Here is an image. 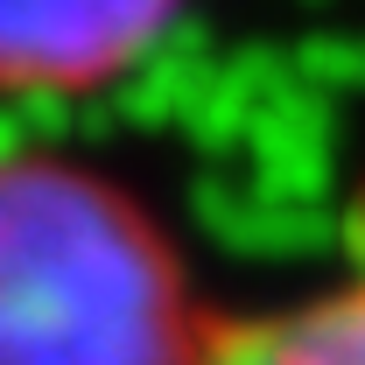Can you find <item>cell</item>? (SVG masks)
I'll return each mask as SVG.
<instances>
[{"mask_svg": "<svg viewBox=\"0 0 365 365\" xmlns=\"http://www.w3.org/2000/svg\"><path fill=\"white\" fill-rule=\"evenodd\" d=\"M182 260L120 182L0 162V365H204Z\"/></svg>", "mask_w": 365, "mask_h": 365, "instance_id": "cell-1", "label": "cell"}, {"mask_svg": "<svg viewBox=\"0 0 365 365\" xmlns=\"http://www.w3.org/2000/svg\"><path fill=\"white\" fill-rule=\"evenodd\" d=\"M204 365H365V274L211 330Z\"/></svg>", "mask_w": 365, "mask_h": 365, "instance_id": "cell-3", "label": "cell"}, {"mask_svg": "<svg viewBox=\"0 0 365 365\" xmlns=\"http://www.w3.org/2000/svg\"><path fill=\"white\" fill-rule=\"evenodd\" d=\"M182 0H0V91H91L176 21Z\"/></svg>", "mask_w": 365, "mask_h": 365, "instance_id": "cell-2", "label": "cell"}]
</instances>
